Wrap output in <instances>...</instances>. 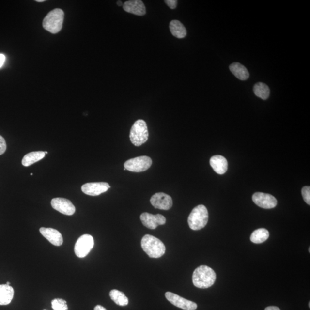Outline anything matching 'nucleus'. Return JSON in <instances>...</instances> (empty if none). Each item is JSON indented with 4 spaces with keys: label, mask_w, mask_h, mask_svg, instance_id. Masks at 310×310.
I'll return each mask as SVG.
<instances>
[{
    "label": "nucleus",
    "mask_w": 310,
    "mask_h": 310,
    "mask_svg": "<svg viewBox=\"0 0 310 310\" xmlns=\"http://www.w3.org/2000/svg\"><path fill=\"white\" fill-rule=\"evenodd\" d=\"M216 274L212 268L206 265H201L195 269L193 275V283L199 288L212 287L216 280Z\"/></svg>",
    "instance_id": "nucleus-1"
},
{
    "label": "nucleus",
    "mask_w": 310,
    "mask_h": 310,
    "mask_svg": "<svg viewBox=\"0 0 310 310\" xmlns=\"http://www.w3.org/2000/svg\"><path fill=\"white\" fill-rule=\"evenodd\" d=\"M141 246L151 258H160L166 252V247L163 242L150 234L145 235L142 238Z\"/></svg>",
    "instance_id": "nucleus-2"
},
{
    "label": "nucleus",
    "mask_w": 310,
    "mask_h": 310,
    "mask_svg": "<svg viewBox=\"0 0 310 310\" xmlns=\"http://www.w3.org/2000/svg\"><path fill=\"white\" fill-rule=\"evenodd\" d=\"M64 16V12L61 9H54L49 12L43 20V28L51 33H58L63 27Z\"/></svg>",
    "instance_id": "nucleus-3"
},
{
    "label": "nucleus",
    "mask_w": 310,
    "mask_h": 310,
    "mask_svg": "<svg viewBox=\"0 0 310 310\" xmlns=\"http://www.w3.org/2000/svg\"><path fill=\"white\" fill-rule=\"evenodd\" d=\"M208 219V211L205 206L200 204L192 210L188 218V225L192 230H201L205 227Z\"/></svg>",
    "instance_id": "nucleus-4"
},
{
    "label": "nucleus",
    "mask_w": 310,
    "mask_h": 310,
    "mask_svg": "<svg viewBox=\"0 0 310 310\" xmlns=\"http://www.w3.org/2000/svg\"><path fill=\"white\" fill-rule=\"evenodd\" d=\"M149 133L146 123L142 120H138L133 124L130 132V140L136 147L145 143L148 140Z\"/></svg>",
    "instance_id": "nucleus-5"
},
{
    "label": "nucleus",
    "mask_w": 310,
    "mask_h": 310,
    "mask_svg": "<svg viewBox=\"0 0 310 310\" xmlns=\"http://www.w3.org/2000/svg\"><path fill=\"white\" fill-rule=\"evenodd\" d=\"M152 163L153 162L150 157L139 156L127 160L124 164V168L131 172H143L150 169Z\"/></svg>",
    "instance_id": "nucleus-6"
},
{
    "label": "nucleus",
    "mask_w": 310,
    "mask_h": 310,
    "mask_svg": "<svg viewBox=\"0 0 310 310\" xmlns=\"http://www.w3.org/2000/svg\"><path fill=\"white\" fill-rule=\"evenodd\" d=\"M94 245V238L91 235H82L76 242L74 252L77 257L83 258L91 252Z\"/></svg>",
    "instance_id": "nucleus-7"
},
{
    "label": "nucleus",
    "mask_w": 310,
    "mask_h": 310,
    "mask_svg": "<svg viewBox=\"0 0 310 310\" xmlns=\"http://www.w3.org/2000/svg\"><path fill=\"white\" fill-rule=\"evenodd\" d=\"M165 296L170 303L178 308L185 310H195L197 309L196 303L186 299L174 293L167 292Z\"/></svg>",
    "instance_id": "nucleus-8"
},
{
    "label": "nucleus",
    "mask_w": 310,
    "mask_h": 310,
    "mask_svg": "<svg viewBox=\"0 0 310 310\" xmlns=\"http://www.w3.org/2000/svg\"><path fill=\"white\" fill-rule=\"evenodd\" d=\"M51 206L63 215L72 216L76 212V207L69 200L63 198H55L51 201Z\"/></svg>",
    "instance_id": "nucleus-9"
},
{
    "label": "nucleus",
    "mask_w": 310,
    "mask_h": 310,
    "mask_svg": "<svg viewBox=\"0 0 310 310\" xmlns=\"http://www.w3.org/2000/svg\"><path fill=\"white\" fill-rule=\"evenodd\" d=\"M252 200L256 205L263 209H272L277 205V199L269 194L256 193L253 195Z\"/></svg>",
    "instance_id": "nucleus-10"
},
{
    "label": "nucleus",
    "mask_w": 310,
    "mask_h": 310,
    "mask_svg": "<svg viewBox=\"0 0 310 310\" xmlns=\"http://www.w3.org/2000/svg\"><path fill=\"white\" fill-rule=\"evenodd\" d=\"M151 203L155 208L168 210L173 204L172 198L163 193H157L153 195L150 200Z\"/></svg>",
    "instance_id": "nucleus-11"
},
{
    "label": "nucleus",
    "mask_w": 310,
    "mask_h": 310,
    "mask_svg": "<svg viewBox=\"0 0 310 310\" xmlns=\"http://www.w3.org/2000/svg\"><path fill=\"white\" fill-rule=\"evenodd\" d=\"M110 188L109 185L106 182L88 183L82 186L83 193L91 196H97L107 192Z\"/></svg>",
    "instance_id": "nucleus-12"
},
{
    "label": "nucleus",
    "mask_w": 310,
    "mask_h": 310,
    "mask_svg": "<svg viewBox=\"0 0 310 310\" xmlns=\"http://www.w3.org/2000/svg\"><path fill=\"white\" fill-rule=\"evenodd\" d=\"M141 221L145 227L155 229L158 226L166 224V219L163 215L157 214L153 215L148 213H144L140 216Z\"/></svg>",
    "instance_id": "nucleus-13"
},
{
    "label": "nucleus",
    "mask_w": 310,
    "mask_h": 310,
    "mask_svg": "<svg viewBox=\"0 0 310 310\" xmlns=\"http://www.w3.org/2000/svg\"><path fill=\"white\" fill-rule=\"evenodd\" d=\"M40 233L45 237L49 243L55 246H61L63 243V237L61 232L53 228H41Z\"/></svg>",
    "instance_id": "nucleus-14"
},
{
    "label": "nucleus",
    "mask_w": 310,
    "mask_h": 310,
    "mask_svg": "<svg viewBox=\"0 0 310 310\" xmlns=\"http://www.w3.org/2000/svg\"><path fill=\"white\" fill-rule=\"evenodd\" d=\"M124 10L128 13L138 16H143L146 14V8L140 0H131L126 1L123 4Z\"/></svg>",
    "instance_id": "nucleus-15"
},
{
    "label": "nucleus",
    "mask_w": 310,
    "mask_h": 310,
    "mask_svg": "<svg viewBox=\"0 0 310 310\" xmlns=\"http://www.w3.org/2000/svg\"><path fill=\"white\" fill-rule=\"evenodd\" d=\"M210 164L214 170L218 174H224L227 171L228 161L221 155H216L211 158Z\"/></svg>",
    "instance_id": "nucleus-16"
},
{
    "label": "nucleus",
    "mask_w": 310,
    "mask_h": 310,
    "mask_svg": "<svg viewBox=\"0 0 310 310\" xmlns=\"http://www.w3.org/2000/svg\"><path fill=\"white\" fill-rule=\"evenodd\" d=\"M14 290L13 287L7 284L0 285V305H9L14 298Z\"/></svg>",
    "instance_id": "nucleus-17"
},
{
    "label": "nucleus",
    "mask_w": 310,
    "mask_h": 310,
    "mask_svg": "<svg viewBox=\"0 0 310 310\" xmlns=\"http://www.w3.org/2000/svg\"><path fill=\"white\" fill-rule=\"evenodd\" d=\"M231 72L238 79L246 80L249 78V71L247 68L237 62H234L229 66Z\"/></svg>",
    "instance_id": "nucleus-18"
},
{
    "label": "nucleus",
    "mask_w": 310,
    "mask_h": 310,
    "mask_svg": "<svg viewBox=\"0 0 310 310\" xmlns=\"http://www.w3.org/2000/svg\"><path fill=\"white\" fill-rule=\"evenodd\" d=\"M170 29L173 36L178 39L184 38L187 35V31L183 24L178 20L170 21Z\"/></svg>",
    "instance_id": "nucleus-19"
},
{
    "label": "nucleus",
    "mask_w": 310,
    "mask_h": 310,
    "mask_svg": "<svg viewBox=\"0 0 310 310\" xmlns=\"http://www.w3.org/2000/svg\"><path fill=\"white\" fill-rule=\"evenodd\" d=\"M45 152L35 151L26 154L22 160V164L25 167H29L39 162L45 157Z\"/></svg>",
    "instance_id": "nucleus-20"
},
{
    "label": "nucleus",
    "mask_w": 310,
    "mask_h": 310,
    "mask_svg": "<svg viewBox=\"0 0 310 310\" xmlns=\"http://www.w3.org/2000/svg\"><path fill=\"white\" fill-rule=\"evenodd\" d=\"M269 237V232L264 228L256 229L250 235V241L253 243L262 244L268 240Z\"/></svg>",
    "instance_id": "nucleus-21"
},
{
    "label": "nucleus",
    "mask_w": 310,
    "mask_h": 310,
    "mask_svg": "<svg viewBox=\"0 0 310 310\" xmlns=\"http://www.w3.org/2000/svg\"><path fill=\"white\" fill-rule=\"evenodd\" d=\"M111 300L120 306H126L128 305L129 300L122 291L117 290H112L109 293Z\"/></svg>",
    "instance_id": "nucleus-22"
},
{
    "label": "nucleus",
    "mask_w": 310,
    "mask_h": 310,
    "mask_svg": "<svg viewBox=\"0 0 310 310\" xmlns=\"http://www.w3.org/2000/svg\"><path fill=\"white\" fill-rule=\"evenodd\" d=\"M253 92L257 97L264 100L268 99L270 95V89L269 87L262 82L257 83L254 86Z\"/></svg>",
    "instance_id": "nucleus-23"
},
{
    "label": "nucleus",
    "mask_w": 310,
    "mask_h": 310,
    "mask_svg": "<svg viewBox=\"0 0 310 310\" xmlns=\"http://www.w3.org/2000/svg\"><path fill=\"white\" fill-rule=\"evenodd\" d=\"M52 308L54 310H67L68 306L66 300L55 299L51 302Z\"/></svg>",
    "instance_id": "nucleus-24"
},
{
    "label": "nucleus",
    "mask_w": 310,
    "mask_h": 310,
    "mask_svg": "<svg viewBox=\"0 0 310 310\" xmlns=\"http://www.w3.org/2000/svg\"><path fill=\"white\" fill-rule=\"evenodd\" d=\"M302 194L304 201L306 202L309 205L310 204V187L309 186H305L303 187Z\"/></svg>",
    "instance_id": "nucleus-25"
},
{
    "label": "nucleus",
    "mask_w": 310,
    "mask_h": 310,
    "mask_svg": "<svg viewBox=\"0 0 310 310\" xmlns=\"http://www.w3.org/2000/svg\"><path fill=\"white\" fill-rule=\"evenodd\" d=\"M7 150V144L4 138L0 135V155L4 154Z\"/></svg>",
    "instance_id": "nucleus-26"
},
{
    "label": "nucleus",
    "mask_w": 310,
    "mask_h": 310,
    "mask_svg": "<svg viewBox=\"0 0 310 310\" xmlns=\"http://www.w3.org/2000/svg\"><path fill=\"white\" fill-rule=\"evenodd\" d=\"M164 2L172 9H175L178 4V1L176 0H165Z\"/></svg>",
    "instance_id": "nucleus-27"
},
{
    "label": "nucleus",
    "mask_w": 310,
    "mask_h": 310,
    "mask_svg": "<svg viewBox=\"0 0 310 310\" xmlns=\"http://www.w3.org/2000/svg\"><path fill=\"white\" fill-rule=\"evenodd\" d=\"M5 61V57L4 54H0V68L4 64Z\"/></svg>",
    "instance_id": "nucleus-28"
},
{
    "label": "nucleus",
    "mask_w": 310,
    "mask_h": 310,
    "mask_svg": "<svg viewBox=\"0 0 310 310\" xmlns=\"http://www.w3.org/2000/svg\"><path fill=\"white\" fill-rule=\"evenodd\" d=\"M265 310H281L280 309L276 306H269L266 308Z\"/></svg>",
    "instance_id": "nucleus-29"
},
{
    "label": "nucleus",
    "mask_w": 310,
    "mask_h": 310,
    "mask_svg": "<svg viewBox=\"0 0 310 310\" xmlns=\"http://www.w3.org/2000/svg\"><path fill=\"white\" fill-rule=\"evenodd\" d=\"M94 310H107L105 308H104L103 306H102L101 305H97L95 307Z\"/></svg>",
    "instance_id": "nucleus-30"
},
{
    "label": "nucleus",
    "mask_w": 310,
    "mask_h": 310,
    "mask_svg": "<svg viewBox=\"0 0 310 310\" xmlns=\"http://www.w3.org/2000/svg\"><path fill=\"white\" fill-rule=\"evenodd\" d=\"M117 4L118 5L120 6V7H122V6H123V3L121 1H118Z\"/></svg>",
    "instance_id": "nucleus-31"
},
{
    "label": "nucleus",
    "mask_w": 310,
    "mask_h": 310,
    "mask_svg": "<svg viewBox=\"0 0 310 310\" xmlns=\"http://www.w3.org/2000/svg\"><path fill=\"white\" fill-rule=\"evenodd\" d=\"M36 2H45V0H36Z\"/></svg>",
    "instance_id": "nucleus-32"
},
{
    "label": "nucleus",
    "mask_w": 310,
    "mask_h": 310,
    "mask_svg": "<svg viewBox=\"0 0 310 310\" xmlns=\"http://www.w3.org/2000/svg\"><path fill=\"white\" fill-rule=\"evenodd\" d=\"M7 284L8 285V286H10V283H9V282H7Z\"/></svg>",
    "instance_id": "nucleus-33"
},
{
    "label": "nucleus",
    "mask_w": 310,
    "mask_h": 310,
    "mask_svg": "<svg viewBox=\"0 0 310 310\" xmlns=\"http://www.w3.org/2000/svg\"><path fill=\"white\" fill-rule=\"evenodd\" d=\"M45 154H48V152L46 151V152H45Z\"/></svg>",
    "instance_id": "nucleus-34"
},
{
    "label": "nucleus",
    "mask_w": 310,
    "mask_h": 310,
    "mask_svg": "<svg viewBox=\"0 0 310 310\" xmlns=\"http://www.w3.org/2000/svg\"><path fill=\"white\" fill-rule=\"evenodd\" d=\"M309 308H310V302H309Z\"/></svg>",
    "instance_id": "nucleus-35"
},
{
    "label": "nucleus",
    "mask_w": 310,
    "mask_h": 310,
    "mask_svg": "<svg viewBox=\"0 0 310 310\" xmlns=\"http://www.w3.org/2000/svg\"></svg>",
    "instance_id": "nucleus-36"
}]
</instances>
